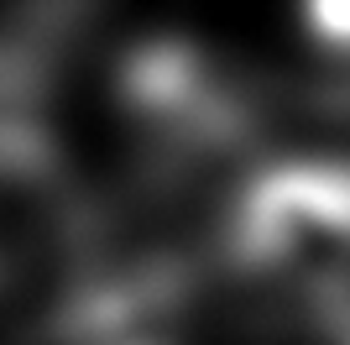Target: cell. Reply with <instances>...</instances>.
Wrapping results in <instances>:
<instances>
[{"label": "cell", "mask_w": 350, "mask_h": 345, "mask_svg": "<svg viewBox=\"0 0 350 345\" xmlns=\"http://www.w3.org/2000/svg\"><path fill=\"white\" fill-rule=\"evenodd\" d=\"M225 251L251 277L335 283L350 272V162L282 157L251 172L225 220Z\"/></svg>", "instance_id": "6da1fadb"}, {"label": "cell", "mask_w": 350, "mask_h": 345, "mask_svg": "<svg viewBox=\"0 0 350 345\" xmlns=\"http://www.w3.org/2000/svg\"><path fill=\"white\" fill-rule=\"evenodd\" d=\"M120 100L131 120L173 152H225L251 131V94L215 53L183 37H146L120 58Z\"/></svg>", "instance_id": "7a4b0ae2"}, {"label": "cell", "mask_w": 350, "mask_h": 345, "mask_svg": "<svg viewBox=\"0 0 350 345\" xmlns=\"http://www.w3.org/2000/svg\"><path fill=\"white\" fill-rule=\"evenodd\" d=\"M304 27L314 31V42L345 47V53H350V5H319V11L304 16Z\"/></svg>", "instance_id": "3957f363"}, {"label": "cell", "mask_w": 350, "mask_h": 345, "mask_svg": "<svg viewBox=\"0 0 350 345\" xmlns=\"http://www.w3.org/2000/svg\"><path fill=\"white\" fill-rule=\"evenodd\" d=\"M335 330H340V345H350V309L340 314V324H335Z\"/></svg>", "instance_id": "277c9868"}]
</instances>
